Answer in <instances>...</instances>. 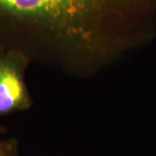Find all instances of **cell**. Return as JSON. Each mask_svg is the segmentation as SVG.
<instances>
[{
    "label": "cell",
    "instance_id": "cell-3",
    "mask_svg": "<svg viewBox=\"0 0 156 156\" xmlns=\"http://www.w3.org/2000/svg\"><path fill=\"white\" fill-rule=\"evenodd\" d=\"M0 156H18V141L14 138L0 140Z\"/></svg>",
    "mask_w": 156,
    "mask_h": 156
},
{
    "label": "cell",
    "instance_id": "cell-2",
    "mask_svg": "<svg viewBox=\"0 0 156 156\" xmlns=\"http://www.w3.org/2000/svg\"><path fill=\"white\" fill-rule=\"evenodd\" d=\"M30 62L21 51L0 46V116L28 110L32 106L25 82Z\"/></svg>",
    "mask_w": 156,
    "mask_h": 156
},
{
    "label": "cell",
    "instance_id": "cell-4",
    "mask_svg": "<svg viewBox=\"0 0 156 156\" xmlns=\"http://www.w3.org/2000/svg\"><path fill=\"white\" fill-rule=\"evenodd\" d=\"M6 132V128L5 127H3L2 125H0V134H5Z\"/></svg>",
    "mask_w": 156,
    "mask_h": 156
},
{
    "label": "cell",
    "instance_id": "cell-1",
    "mask_svg": "<svg viewBox=\"0 0 156 156\" xmlns=\"http://www.w3.org/2000/svg\"><path fill=\"white\" fill-rule=\"evenodd\" d=\"M156 0H0V46L90 77L145 44Z\"/></svg>",
    "mask_w": 156,
    "mask_h": 156
}]
</instances>
